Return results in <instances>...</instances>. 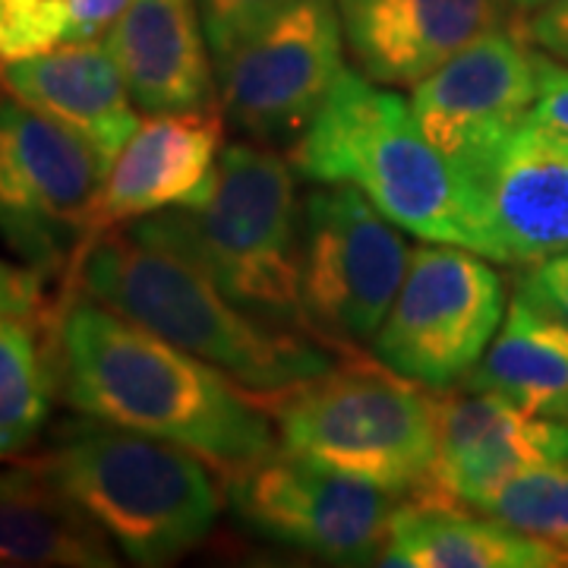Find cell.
I'll return each instance as SVG.
<instances>
[{"label": "cell", "instance_id": "cell-24", "mask_svg": "<svg viewBox=\"0 0 568 568\" xmlns=\"http://www.w3.org/2000/svg\"><path fill=\"white\" fill-rule=\"evenodd\" d=\"M67 0H0V61L44 54L67 39Z\"/></svg>", "mask_w": 568, "mask_h": 568}, {"label": "cell", "instance_id": "cell-25", "mask_svg": "<svg viewBox=\"0 0 568 568\" xmlns=\"http://www.w3.org/2000/svg\"><path fill=\"white\" fill-rule=\"evenodd\" d=\"M58 294H48V278L20 260H0V316L51 320Z\"/></svg>", "mask_w": 568, "mask_h": 568}, {"label": "cell", "instance_id": "cell-16", "mask_svg": "<svg viewBox=\"0 0 568 568\" xmlns=\"http://www.w3.org/2000/svg\"><path fill=\"white\" fill-rule=\"evenodd\" d=\"M222 149V108L149 114L108 171L95 205L92 237L164 209L193 203L212 178Z\"/></svg>", "mask_w": 568, "mask_h": 568}, {"label": "cell", "instance_id": "cell-23", "mask_svg": "<svg viewBox=\"0 0 568 568\" xmlns=\"http://www.w3.org/2000/svg\"><path fill=\"white\" fill-rule=\"evenodd\" d=\"M568 552V462L521 470L470 508Z\"/></svg>", "mask_w": 568, "mask_h": 568}, {"label": "cell", "instance_id": "cell-21", "mask_svg": "<svg viewBox=\"0 0 568 568\" xmlns=\"http://www.w3.org/2000/svg\"><path fill=\"white\" fill-rule=\"evenodd\" d=\"M458 386L487 388L530 414L568 424V323L515 291L487 354Z\"/></svg>", "mask_w": 568, "mask_h": 568}, {"label": "cell", "instance_id": "cell-30", "mask_svg": "<svg viewBox=\"0 0 568 568\" xmlns=\"http://www.w3.org/2000/svg\"><path fill=\"white\" fill-rule=\"evenodd\" d=\"M521 29L534 48L568 63V0H552L521 20Z\"/></svg>", "mask_w": 568, "mask_h": 568}, {"label": "cell", "instance_id": "cell-17", "mask_svg": "<svg viewBox=\"0 0 568 568\" xmlns=\"http://www.w3.org/2000/svg\"><path fill=\"white\" fill-rule=\"evenodd\" d=\"M142 114L215 108V70L196 0H130L104 36Z\"/></svg>", "mask_w": 568, "mask_h": 568}, {"label": "cell", "instance_id": "cell-6", "mask_svg": "<svg viewBox=\"0 0 568 568\" xmlns=\"http://www.w3.org/2000/svg\"><path fill=\"white\" fill-rule=\"evenodd\" d=\"M260 402L294 455L402 499H414L429 480L433 392L369 351H342L325 373Z\"/></svg>", "mask_w": 568, "mask_h": 568}, {"label": "cell", "instance_id": "cell-9", "mask_svg": "<svg viewBox=\"0 0 568 568\" xmlns=\"http://www.w3.org/2000/svg\"><path fill=\"white\" fill-rule=\"evenodd\" d=\"M335 0H287L212 54L224 121L263 145L294 142L345 77Z\"/></svg>", "mask_w": 568, "mask_h": 568}, {"label": "cell", "instance_id": "cell-10", "mask_svg": "<svg viewBox=\"0 0 568 568\" xmlns=\"http://www.w3.org/2000/svg\"><path fill=\"white\" fill-rule=\"evenodd\" d=\"M506 282L487 256L455 244H424L369 354L429 392L458 386L480 364L506 320Z\"/></svg>", "mask_w": 568, "mask_h": 568}, {"label": "cell", "instance_id": "cell-5", "mask_svg": "<svg viewBox=\"0 0 568 568\" xmlns=\"http://www.w3.org/2000/svg\"><path fill=\"white\" fill-rule=\"evenodd\" d=\"M287 162L313 183H351L402 231L470 250L455 168L426 142L410 104L388 85L345 70Z\"/></svg>", "mask_w": 568, "mask_h": 568}, {"label": "cell", "instance_id": "cell-3", "mask_svg": "<svg viewBox=\"0 0 568 568\" xmlns=\"http://www.w3.org/2000/svg\"><path fill=\"white\" fill-rule=\"evenodd\" d=\"M294 174V164L275 155L272 145L231 142L193 203L136 219L130 231L200 265L253 316L304 328L297 291L301 200Z\"/></svg>", "mask_w": 568, "mask_h": 568}, {"label": "cell", "instance_id": "cell-29", "mask_svg": "<svg viewBox=\"0 0 568 568\" xmlns=\"http://www.w3.org/2000/svg\"><path fill=\"white\" fill-rule=\"evenodd\" d=\"M130 0H67L70 22L63 41H99L121 20Z\"/></svg>", "mask_w": 568, "mask_h": 568}, {"label": "cell", "instance_id": "cell-11", "mask_svg": "<svg viewBox=\"0 0 568 568\" xmlns=\"http://www.w3.org/2000/svg\"><path fill=\"white\" fill-rule=\"evenodd\" d=\"M470 250L534 265L568 250V133L534 114L455 164Z\"/></svg>", "mask_w": 568, "mask_h": 568}, {"label": "cell", "instance_id": "cell-15", "mask_svg": "<svg viewBox=\"0 0 568 568\" xmlns=\"http://www.w3.org/2000/svg\"><path fill=\"white\" fill-rule=\"evenodd\" d=\"M345 44L366 80L414 89L470 41L515 26L511 0H335Z\"/></svg>", "mask_w": 568, "mask_h": 568}, {"label": "cell", "instance_id": "cell-12", "mask_svg": "<svg viewBox=\"0 0 568 568\" xmlns=\"http://www.w3.org/2000/svg\"><path fill=\"white\" fill-rule=\"evenodd\" d=\"M231 508L246 528L275 544L338 566H369L386 552L402 496L294 452L268 458L224 480Z\"/></svg>", "mask_w": 568, "mask_h": 568}, {"label": "cell", "instance_id": "cell-19", "mask_svg": "<svg viewBox=\"0 0 568 568\" xmlns=\"http://www.w3.org/2000/svg\"><path fill=\"white\" fill-rule=\"evenodd\" d=\"M118 547L29 458L0 470V566L114 568Z\"/></svg>", "mask_w": 568, "mask_h": 568}, {"label": "cell", "instance_id": "cell-14", "mask_svg": "<svg viewBox=\"0 0 568 568\" xmlns=\"http://www.w3.org/2000/svg\"><path fill=\"white\" fill-rule=\"evenodd\" d=\"M537 99L534 44L521 22L470 41L410 92V114L452 168L530 114Z\"/></svg>", "mask_w": 568, "mask_h": 568}, {"label": "cell", "instance_id": "cell-7", "mask_svg": "<svg viewBox=\"0 0 568 568\" xmlns=\"http://www.w3.org/2000/svg\"><path fill=\"white\" fill-rule=\"evenodd\" d=\"M111 162L77 130L0 89V241L48 282H63L92 241Z\"/></svg>", "mask_w": 568, "mask_h": 568}, {"label": "cell", "instance_id": "cell-20", "mask_svg": "<svg viewBox=\"0 0 568 568\" xmlns=\"http://www.w3.org/2000/svg\"><path fill=\"white\" fill-rule=\"evenodd\" d=\"M383 566L407 568H562L566 549L508 528L470 508L405 499L388 534Z\"/></svg>", "mask_w": 568, "mask_h": 568}, {"label": "cell", "instance_id": "cell-2", "mask_svg": "<svg viewBox=\"0 0 568 568\" xmlns=\"http://www.w3.org/2000/svg\"><path fill=\"white\" fill-rule=\"evenodd\" d=\"M58 294L92 297L215 366L256 398L301 386L335 364L332 347L310 332L253 316L200 265L142 241L130 227L102 231L82 246Z\"/></svg>", "mask_w": 568, "mask_h": 568}, {"label": "cell", "instance_id": "cell-4", "mask_svg": "<svg viewBox=\"0 0 568 568\" xmlns=\"http://www.w3.org/2000/svg\"><path fill=\"white\" fill-rule=\"evenodd\" d=\"M80 503L133 566H171L203 547L222 487L200 455L80 414L29 458Z\"/></svg>", "mask_w": 568, "mask_h": 568}, {"label": "cell", "instance_id": "cell-22", "mask_svg": "<svg viewBox=\"0 0 568 568\" xmlns=\"http://www.w3.org/2000/svg\"><path fill=\"white\" fill-rule=\"evenodd\" d=\"M54 395L51 320L0 316V465L36 446Z\"/></svg>", "mask_w": 568, "mask_h": 568}, {"label": "cell", "instance_id": "cell-28", "mask_svg": "<svg viewBox=\"0 0 568 568\" xmlns=\"http://www.w3.org/2000/svg\"><path fill=\"white\" fill-rule=\"evenodd\" d=\"M518 291L568 323V250L547 256L540 263L525 265V275L518 278Z\"/></svg>", "mask_w": 568, "mask_h": 568}, {"label": "cell", "instance_id": "cell-18", "mask_svg": "<svg viewBox=\"0 0 568 568\" xmlns=\"http://www.w3.org/2000/svg\"><path fill=\"white\" fill-rule=\"evenodd\" d=\"M0 89L77 130L111 164L142 123L104 41H61L44 54L0 61Z\"/></svg>", "mask_w": 568, "mask_h": 568}, {"label": "cell", "instance_id": "cell-1", "mask_svg": "<svg viewBox=\"0 0 568 568\" xmlns=\"http://www.w3.org/2000/svg\"><path fill=\"white\" fill-rule=\"evenodd\" d=\"M51 361L63 405L168 439L224 480L278 448L275 420L256 395L92 297L58 294Z\"/></svg>", "mask_w": 568, "mask_h": 568}, {"label": "cell", "instance_id": "cell-26", "mask_svg": "<svg viewBox=\"0 0 568 568\" xmlns=\"http://www.w3.org/2000/svg\"><path fill=\"white\" fill-rule=\"evenodd\" d=\"M196 3H200V17H203L209 54H215L237 36H244L250 26L275 13L287 0H196Z\"/></svg>", "mask_w": 568, "mask_h": 568}, {"label": "cell", "instance_id": "cell-8", "mask_svg": "<svg viewBox=\"0 0 568 568\" xmlns=\"http://www.w3.org/2000/svg\"><path fill=\"white\" fill-rule=\"evenodd\" d=\"M402 227L351 183H320L301 200L297 291L304 328L332 351H357L395 304L410 265Z\"/></svg>", "mask_w": 568, "mask_h": 568}, {"label": "cell", "instance_id": "cell-31", "mask_svg": "<svg viewBox=\"0 0 568 568\" xmlns=\"http://www.w3.org/2000/svg\"><path fill=\"white\" fill-rule=\"evenodd\" d=\"M515 3V10L518 13H534V10H540V7H547L552 0H511Z\"/></svg>", "mask_w": 568, "mask_h": 568}, {"label": "cell", "instance_id": "cell-13", "mask_svg": "<svg viewBox=\"0 0 568 568\" xmlns=\"http://www.w3.org/2000/svg\"><path fill=\"white\" fill-rule=\"evenodd\" d=\"M436 455L414 503L474 508L503 480L568 462V424L530 414L487 388L433 392Z\"/></svg>", "mask_w": 568, "mask_h": 568}, {"label": "cell", "instance_id": "cell-27", "mask_svg": "<svg viewBox=\"0 0 568 568\" xmlns=\"http://www.w3.org/2000/svg\"><path fill=\"white\" fill-rule=\"evenodd\" d=\"M534 67H537V99L530 114L568 133V63L534 48Z\"/></svg>", "mask_w": 568, "mask_h": 568}]
</instances>
